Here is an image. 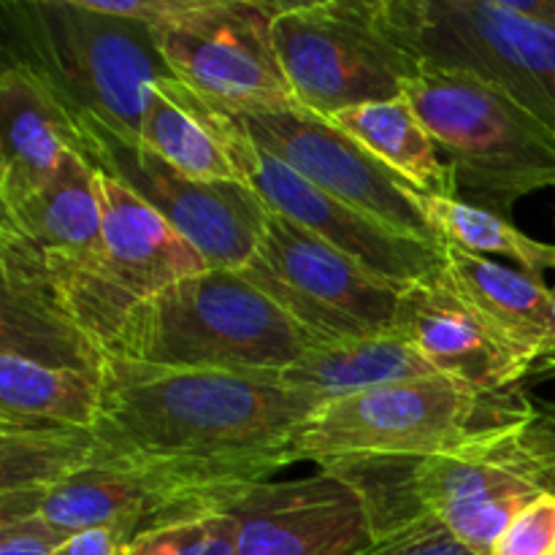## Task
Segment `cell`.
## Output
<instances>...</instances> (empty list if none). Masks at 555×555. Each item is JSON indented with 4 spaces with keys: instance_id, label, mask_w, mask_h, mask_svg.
Here are the masks:
<instances>
[{
    "instance_id": "6da1fadb",
    "label": "cell",
    "mask_w": 555,
    "mask_h": 555,
    "mask_svg": "<svg viewBox=\"0 0 555 555\" xmlns=\"http://www.w3.org/2000/svg\"><path fill=\"white\" fill-rule=\"evenodd\" d=\"M323 404L253 374L108 358L85 466L152 472L233 502L291 464L293 434Z\"/></svg>"
},
{
    "instance_id": "7a4b0ae2",
    "label": "cell",
    "mask_w": 555,
    "mask_h": 555,
    "mask_svg": "<svg viewBox=\"0 0 555 555\" xmlns=\"http://www.w3.org/2000/svg\"><path fill=\"white\" fill-rule=\"evenodd\" d=\"M323 472L356 488L374 542L437 518L466 551L491 555L520 509L555 493V404L537 401L524 421L431 459L347 461Z\"/></svg>"
},
{
    "instance_id": "3957f363",
    "label": "cell",
    "mask_w": 555,
    "mask_h": 555,
    "mask_svg": "<svg viewBox=\"0 0 555 555\" xmlns=\"http://www.w3.org/2000/svg\"><path fill=\"white\" fill-rule=\"evenodd\" d=\"M3 60L30 70L79 133L139 141L146 90L173 79L150 25L90 0H0Z\"/></svg>"
},
{
    "instance_id": "277c9868",
    "label": "cell",
    "mask_w": 555,
    "mask_h": 555,
    "mask_svg": "<svg viewBox=\"0 0 555 555\" xmlns=\"http://www.w3.org/2000/svg\"><path fill=\"white\" fill-rule=\"evenodd\" d=\"M314 347L242 271L206 269L135 309L106 352L146 366L271 377Z\"/></svg>"
},
{
    "instance_id": "5b68a950",
    "label": "cell",
    "mask_w": 555,
    "mask_h": 555,
    "mask_svg": "<svg viewBox=\"0 0 555 555\" xmlns=\"http://www.w3.org/2000/svg\"><path fill=\"white\" fill-rule=\"evenodd\" d=\"M534 404L524 388L477 390L450 377L385 385L318 406L293 434L291 464L431 459L524 421Z\"/></svg>"
},
{
    "instance_id": "8992f818",
    "label": "cell",
    "mask_w": 555,
    "mask_h": 555,
    "mask_svg": "<svg viewBox=\"0 0 555 555\" xmlns=\"http://www.w3.org/2000/svg\"><path fill=\"white\" fill-rule=\"evenodd\" d=\"M404 95L453 173L455 198L509 220L520 198L555 188V133L499 85L423 63Z\"/></svg>"
},
{
    "instance_id": "52a82bcc",
    "label": "cell",
    "mask_w": 555,
    "mask_h": 555,
    "mask_svg": "<svg viewBox=\"0 0 555 555\" xmlns=\"http://www.w3.org/2000/svg\"><path fill=\"white\" fill-rule=\"evenodd\" d=\"M274 47L298 106L323 119L404 98L423 68L379 20L377 0H282Z\"/></svg>"
},
{
    "instance_id": "ba28073f",
    "label": "cell",
    "mask_w": 555,
    "mask_h": 555,
    "mask_svg": "<svg viewBox=\"0 0 555 555\" xmlns=\"http://www.w3.org/2000/svg\"><path fill=\"white\" fill-rule=\"evenodd\" d=\"M377 11L423 63L493 81L555 133V25L513 0H377Z\"/></svg>"
},
{
    "instance_id": "9c48e42d",
    "label": "cell",
    "mask_w": 555,
    "mask_h": 555,
    "mask_svg": "<svg viewBox=\"0 0 555 555\" xmlns=\"http://www.w3.org/2000/svg\"><path fill=\"white\" fill-rule=\"evenodd\" d=\"M280 9L282 0H190L152 33L173 79L217 112H287L298 101L274 47Z\"/></svg>"
},
{
    "instance_id": "30bf717a",
    "label": "cell",
    "mask_w": 555,
    "mask_h": 555,
    "mask_svg": "<svg viewBox=\"0 0 555 555\" xmlns=\"http://www.w3.org/2000/svg\"><path fill=\"white\" fill-rule=\"evenodd\" d=\"M98 193L101 244L54 298L81 331L108 350L135 309L209 266L155 209L103 171H98Z\"/></svg>"
},
{
    "instance_id": "8fae6325",
    "label": "cell",
    "mask_w": 555,
    "mask_h": 555,
    "mask_svg": "<svg viewBox=\"0 0 555 555\" xmlns=\"http://www.w3.org/2000/svg\"><path fill=\"white\" fill-rule=\"evenodd\" d=\"M242 274L320 345L388 334L404 293L274 211Z\"/></svg>"
},
{
    "instance_id": "7c38bea8",
    "label": "cell",
    "mask_w": 555,
    "mask_h": 555,
    "mask_svg": "<svg viewBox=\"0 0 555 555\" xmlns=\"http://www.w3.org/2000/svg\"><path fill=\"white\" fill-rule=\"evenodd\" d=\"M87 160L155 209L209 269L242 271L263 238L269 209L244 182H204L182 173L141 141L81 133Z\"/></svg>"
},
{
    "instance_id": "4fadbf2b",
    "label": "cell",
    "mask_w": 555,
    "mask_h": 555,
    "mask_svg": "<svg viewBox=\"0 0 555 555\" xmlns=\"http://www.w3.org/2000/svg\"><path fill=\"white\" fill-rule=\"evenodd\" d=\"M215 114L236 179L258 195L266 209L350 255L399 291L431 280L444 269V249L417 242L385 222L361 215L255 144L236 117L217 108Z\"/></svg>"
},
{
    "instance_id": "5bb4252c",
    "label": "cell",
    "mask_w": 555,
    "mask_h": 555,
    "mask_svg": "<svg viewBox=\"0 0 555 555\" xmlns=\"http://www.w3.org/2000/svg\"><path fill=\"white\" fill-rule=\"evenodd\" d=\"M236 122L255 144L280 157L328 195L417 242L448 249L423 211V193L396 177L334 122L301 106L287 112L247 114L236 117Z\"/></svg>"
},
{
    "instance_id": "9a60e30c",
    "label": "cell",
    "mask_w": 555,
    "mask_h": 555,
    "mask_svg": "<svg viewBox=\"0 0 555 555\" xmlns=\"http://www.w3.org/2000/svg\"><path fill=\"white\" fill-rule=\"evenodd\" d=\"M0 276L54 296L95 255L103 231L98 168L81 152L43 188L0 204Z\"/></svg>"
},
{
    "instance_id": "2e32d148",
    "label": "cell",
    "mask_w": 555,
    "mask_h": 555,
    "mask_svg": "<svg viewBox=\"0 0 555 555\" xmlns=\"http://www.w3.org/2000/svg\"><path fill=\"white\" fill-rule=\"evenodd\" d=\"M228 507V499L152 472L128 466H85L38 491L3 493L0 520L36 515L68 537L98 526H117L135 540L155 526Z\"/></svg>"
},
{
    "instance_id": "e0dca14e",
    "label": "cell",
    "mask_w": 555,
    "mask_h": 555,
    "mask_svg": "<svg viewBox=\"0 0 555 555\" xmlns=\"http://www.w3.org/2000/svg\"><path fill=\"white\" fill-rule=\"evenodd\" d=\"M238 555H361L374 545L363 499L331 472L258 482L228 507Z\"/></svg>"
},
{
    "instance_id": "ac0fdd59",
    "label": "cell",
    "mask_w": 555,
    "mask_h": 555,
    "mask_svg": "<svg viewBox=\"0 0 555 555\" xmlns=\"http://www.w3.org/2000/svg\"><path fill=\"white\" fill-rule=\"evenodd\" d=\"M390 334L410 341L442 377L477 390L524 388L531 361L502 339L453 287L442 271L406 287Z\"/></svg>"
},
{
    "instance_id": "d6986e66",
    "label": "cell",
    "mask_w": 555,
    "mask_h": 555,
    "mask_svg": "<svg viewBox=\"0 0 555 555\" xmlns=\"http://www.w3.org/2000/svg\"><path fill=\"white\" fill-rule=\"evenodd\" d=\"M81 133L52 92L20 63L0 70V204L43 188L70 155ZM85 155V152H81Z\"/></svg>"
},
{
    "instance_id": "ffe728a7",
    "label": "cell",
    "mask_w": 555,
    "mask_h": 555,
    "mask_svg": "<svg viewBox=\"0 0 555 555\" xmlns=\"http://www.w3.org/2000/svg\"><path fill=\"white\" fill-rule=\"evenodd\" d=\"M444 282L534 366L555 336L553 287L520 269L448 244Z\"/></svg>"
},
{
    "instance_id": "44dd1931",
    "label": "cell",
    "mask_w": 555,
    "mask_h": 555,
    "mask_svg": "<svg viewBox=\"0 0 555 555\" xmlns=\"http://www.w3.org/2000/svg\"><path fill=\"white\" fill-rule=\"evenodd\" d=\"M442 377L410 341L396 334L336 341L309 350L301 361L271 374L269 383L323 401L366 393L385 385Z\"/></svg>"
},
{
    "instance_id": "7402d4cb",
    "label": "cell",
    "mask_w": 555,
    "mask_h": 555,
    "mask_svg": "<svg viewBox=\"0 0 555 555\" xmlns=\"http://www.w3.org/2000/svg\"><path fill=\"white\" fill-rule=\"evenodd\" d=\"M139 141L188 177L204 182L236 179L215 108L177 79H157L146 90Z\"/></svg>"
},
{
    "instance_id": "603a6c76",
    "label": "cell",
    "mask_w": 555,
    "mask_h": 555,
    "mask_svg": "<svg viewBox=\"0 0 555 555\" xmlns=\"http://www.w3.org/2000/svg\"><path fill=\"white\" fill-rule=\"evenodd\" d=\"M103 377L0 352V431L92 428Z\"/></svg>"
},
{
    "instance_id": "cb8c5ba5",
    "label": "cell",
    "mask_w": 555,
    "mask_h": 555,
    "mask_svg": "<svg viewBox=\"0 0 555 555\" xmlns=\"http://www.w3.org/2000/svg\"><path fill=\"white\" fill-rule=\"evenodd\" d=\"M423 195L455 198L453 173L410 98L366 103L328 119Z\"/></svg>"
},
{
    "instance_id": "d4e9b609",
    "label": "cell",
    "mask_w": 555,
    "mask_h": 555,
    "mask_svg": "<svg viewBox=\"0 0 555 555\" xmlns=\"http://www.w3.org/2000/svg\"><path fill=\"white\" fill-rule=\"evenodd\" d=\"M421 206L444 244L482 258L502 255L515 260L520 271L542 282L547 271H555V244L537 242L529 233L515 228L507 217L444 195H421Z\"/></svg>"
},
{
    "instance_id": "484cf974",
    "label": "cell",
    "mask_w": 555,
    "mask_h": 555,
    "mask_svg": "<svg viewBox=\"0 0 555 555\" xmlns=\"http://www.w3.org/2000/svg\"><path fill=\"white\" fill-rule=\"evenodd\" d=\"M122 555H238L228 509L171 520L135 537Z\"/></svg>"
},
{
    "instance_id": "4316f807",
    "label": "cell",
    "mask_w": 555,
    "mask_h": 555,
    "mask_svg": "<svg viewBox=\"0 0 555 555\" xmlns=\"http://www.w3.org/2000/svg\"><path fill=\"white\" fill-rule=\"evenodd\" d=\"M491 555H555V493L520 509Z\"/></svg>"
},
{
    "instance_id": "83f0119b",
    "label": "cell",
    "mask_w": 555,
    "mask_h": 555,
    "mask_svg": "<svg viewBox=\"0 0 555 555\" xmlns=\"http://www.w3.org/2000/svg\"><path fill=\"white\" fill-rule=\"evenodd\" d=\"M361 555H475L466 551L448 529L442 520L423 518L412 524L410 529L399 531L393 537L374 542L369 551Z\"/></svg>"
},
{
    "instance_id": "f1b7e54d",
    "label": "cell",
    "mask_w": 555,
    "mask_h": 555,
    "mask_svg": "<svg viewBox=\"0 0 555 555\" xmlns=\"http://www.w3.org/2000/svg\"><path fill=\"white\" fill-rule=\"evenodd\" d=\"M65 540L68 534L36 515L0 520V555H54Z\"/></svg>"
},
{
    "instance_id": "f546056e",
    "label": "cell",
    "mask_w": 555,
    "mask_h": 555,
    "mask_svg": "<svg viewBox=\"0 0 555 555\" xmlns=\"http://www.w3.org/2000/svg\"><path fill=\"white\" fill-rule=\"evenodd\" d=\"M133 542V534L117 526H98V529L70 534L54 555H122L125 547Z\"/></svg>"
},
{
    "instance_id": "4dcf8cb0",
    "label": "cell",
    "mask_w": 555,
    "mask_h": 555,
    "mask_svg": "<svg viewBox=\"0 0 555 555\" xmlns=\"http://www.w3.org/2000/svg\"><path fill=\"white\" fill-rule=\"evenodd\" d=\"M553 304H555V285H553ZM553 377H555V336L551 347L537 358L534 366H531L529 372V379H553Z\"/></svg>"
}]
</instances>
